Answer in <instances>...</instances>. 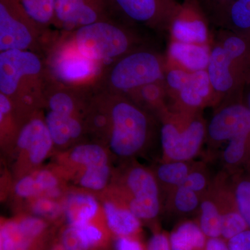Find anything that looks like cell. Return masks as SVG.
Segmentation results:
<instances>
[{
	"label": "cell",
	"instance_id": "obj_1",
	"mask_svg": "<svg viewBox=\"0 0 250 250\" xmlns=\"http://www.w3.org/2000/svg\"><path fill=\"white\" fill-rule=\"evenodd\" d=\"M40 57L30 50L0 53V93L9 98L22 124L45 105L47 77Z\"/></svg>",
	"mask_w": 250,
	"mask_h": 250
},
{
	"label": "cell",
	"instance_id": "obj_2",
	"mask_svg": "<svg viewBox=\"0 0 250 250\" xmlns=\"http://www.w3.org/2000/svg\"><path fill=\"white\" fill-rule=\"evenodd\" d=\"M109 94L111 127L107 147L111 155L132 160L147 150L155 134L154 118L123 94Z\"/></svg>",
	"mask_w": 250,
	"mask_h": 250
},
{
	"label": "cell",
	"instance_id": "obj_3",
	"mask_svg": "<svg viewBox=\"0 0 250 250\" xmlns=\"http://www.w3.org/2000/svg\"><path fill=\"white\" fill-rule=\"evenodd\" d=\"M52 156L51 165L72 187L98 193L111 182L112 155L103 145L83 141Z\"/></svg>",
	"mask_w": 250,
	"mask_h": 250
},
{
	"label": "cell",
	"instance_id": "obj_4",
	"mask_svg": "<svg viewBox=\"0 0 250 250\" xmlns=\"http://www.w3.org/2000/svg\"><path fill=\"white\" fill-rule=\"evenodd\" d=\"M67 33L81 53L103 65L141 47V39L131 27L112 18Z\"/></svg>",
	"mask_w": 250,
	"mask_h": 250
},
{
	"label": "cell",
	"instance_id": "obj_5",
	"mask_svg": "<svg viewBox=\"0 0 250 250\" xmlns=\"http://www.w3.org/2000/svg\"><path fill=\"white\" fill-rule=\"evenodd\" d=\"M113 169L109 188L141 220L157 218L162 207L161 190L154 172L134 159Z\"/></svg>",
	"mask_w": 250,
	"mask_h": 250
},
{
	"label": "cell",
	"instance_id": "obj_6",
	"mask_svg": "<svg viewBox=\"0 0 250 250\" xmlns=\"http://www.w3.org/2000/svg\"><path fill=\"white\" fill-rule=\"evenodd\" d=\"M163 161H192L207 139V125L195 111L173 113L166 108L159 113Z\"/></svg>",
	"mask_w": 250,
	"mask_h": 250
},
{
	"label": "cell",
	"instance_id": "obj_7",
	"mask_svg": "<svg viewBox=\"0 0 250 250\" xmlns=\"http://www.w3.org/2000/svg\"><path fill=\"white\" fill-rule=\"evenodd\" d=\"M165 61L139 47L113 62L105 75L110 93H131L144 85L165 80Z\"/></svg>",
	"mask_w": 250,
	"mask_h": 250
},
{
	"label": "cell",
	"instance_id": "obj_8",
	"mask_svg": "<svg viewBox=\"0 0 250 250\" xmlns=\"http://www.w3.org/2000/svg\"><path fill=\"white\" fill-rule=\"evenodd\" d=\"M67 34L69 38H62L51 49L47 60V75L54 83L88 88L103 76L104 65L81 53Z\"/></svg>",
	"mask_w": 250,
	"mask_h": 250
},
{
	"label": "cell",
	"instance_id": "obj_9",
	"mask_svg": "<svg viewBox=\"0 0 250 250\" xmlns=\"http://www.w3.org/2000/svg\"><path fill=\"white\" fill-rule=\"evenodd\" d=\"M55 152L53 141L42 110L36 111L20 130L14 149L9 158L14 180L42 166Z\"/></svg>",
	"mask_w": 250,
	"mask_h": 250
},
{
	"label": "cell",
	"instance_id": "obj_10",
	"mask_svg": "<svg viewBox=\"0 0 250 250\" xmlns=\"http://www.w3.org/2000/svg\"><path fill=\"white\" fill-rule=\"evenodd\" d=\"M43 30L18 0H0V51H33Z\"/></svg>",
	"mask_w": 250,
	"mask_h": 250
},
{
	"label": "cell",
	"instance_id": "obj_11",
	"mask_svg": "<svg viewBox=\"0 0 250 250\" xmlns=\"http://www.w3.org/2000/svg\"><path fill=\"white\" fill-rule=\"evenodd\" d=\"M125 24H139L157 31H169L181 3L177 0H110Z\"/></svg>",
	"mask_w": 250,
	"mask_h": 250
},
{
	"label": "cell",
	"instance_id": "obj_12",
	"mask_svg": "<svg viewBox=\"0 0 250 250\" xmlns=\"http://www.w3.org/2000/svg\"><path fill=\"white\" fill-rule=\"evenodd\" d=\"M110 0H56L54 27L72 32L99 21L111 19Z\"/></svg>",
	"mask_w": 250,
	"mask_h": 250
},
{
	"label": "cell",
	"instance_id": "obj_13",
	"mask_svg": "<svg viewBox=\"0 0 250 250\" xmlns=\"http://www.w3.org/2000/svg\"><path fill=\"white\" fill-rule=\"evenodd\" d=\"M243 136H250V111L240 101L220 108L207 125V139L214 147Z\"/></svg>",
	"mask_w": 250,
	"mask_h": 250
},
{
	"label": "cell",
	"instance_id": "obj_14",
	"mask_svg": "<svg viewBox=\"0 0 250 250\" xmlns=\"http://www.w3.org/2000/svg\"><path fill=\"white\" fill-rule=\"evenodd\" d=\"M209 24L195 0H184L171 24L172 40L208 45Z\"/></svg>",
	"mask_w": 250,
	"mask_h": 250
},
{
	"label": "cell",
	"instance_id": "obj_15",
	"mask_svg": "<svg viewBox=\"0 0 250 250\" xmlns=\"http://www.w3.org/2000/svg\"><path fill=\"white\" fill-rule=\"evenodd\" d=\"M207 71L213 91L219 95H236L239 98L248 85L246 81L237 71L231 59L218 42H215L210 47Z\"/></svg>",
	"mask_w": 250,
	"mask_h": 250
},
{
	"label": "cell",
	"instance_id": "obj_16",
	"mask_svg": "<svg viewBox=\"0 0 250 250\" xmlns=\"http://www.w3.org/2000/svg\"><path fill=\"white\" fill-rule=\"evenodd\" d=\"M63 206L64 221L72 227L82 226L104 213L98 193L72 186L64 197Z\"/></svg>",
	"mask_w": 250,
	"mask_h": 250
},
{
	"label": "cell",
	"instance_id": "obj_17",
	"mask_svg": "<svg viewBox=\"0 0 250 250\" xmlns=\"http://www.w3.org/2000/svg\"><path fill=\"white\" fill-rule=\"evenodd\" d=\"M98 195L112 234L116 237L136 236L141 231V220L108 187Z\"/></svg>",
	"mask_w": 250,
	"mask_h": 250
},
{
	"label": "cell",
	"instance_id": "obj_18",
	"mask_svg": "<svg viewBox=\"0 0 250 250\" xmlns=\"http://www.w3.org/2000/svg\"><path fill=\"white\" fill-rule=\"evenodd\" d=\"M59 187V179L49 167H42L16 179L11 196L13 206L38 197H51Z\"/></svg>",
	"mask_w": 250,
	"mask_h": 250
},
{
	"label": "cell",
	"instance_id": "obj_19",
	"mask_svg": "<svg viewBox=\"0 0 250 250\" xmlns=\"http://www.w3.org/2000/svg\"><path fill=\"white\" fill-rule=\"evenodd\" d=\"M45 118L55 152L66 150L83 142L82 139L85 134L84 120L52 111H47Z\"/></svg>",
	"mask_w": 250,
	"mask_h": 250
},
{
	"label": "cell",
	"instance_id": "obj_20",
	"mask_svg": "<svg viewBox=\"0 0 250 250\" xmlns=\"http://www.w3.org/2000/svg\"><path fill=\"white\" fill-rule=\"evenodd\" d=\"M85 134H89L92 142L107 147L111 127L109 94L92 99L84 120Z\"/></svg>",
	"mask_w": 250,
	"mask_h": 250
},
{
	"label": "cell",
	"instance_id": "obj_21",
	"mask_svg": "<svg viewBox=\"0 0 250 250\" xmlns=\"http://www.w3.org/2000/svg\"><path fill=\"white\" fill-rule=\"evenodd\" d=\"M213 91L207 70L190 72L182 88L179 99L184 106V111H196L205 106Z\"/></svg>",
	"mask_w": 250,
	"mask_h": 250
},
{
	"label": "cell",
	"instance_id": "obj_22",
	"mask_svg": "<svg viewBox=\"0 0 250 250\" xmlns=\"http://www.w3.org/2000/svg\"><path fill=\"white\" fill-rule=\"evenodd\" d=\"M210 47L207 45L185 43L172 40L169 56L181 68L189 72L207 70L209 62Z\"/></svg>",
	"mask_w": 250,
	"mask_h": 250
},
{
	"label": "cell",
	"instance_id": "obj_23",
	"mask_svg": "<svg viewBox=\"0 0 250 250\" xmlns=\"http://www.w3.org/2000/svg\"><path fill=\"white\" fill-rule=\"evenodd\" d=\"M22 124L9 98L0 93V146L9 159Z\"/></svg>",
	"mask_w": 250,
	"mask_h": 250
},
{
	"label": "cell",
	"instance_id": "obj_24",
	"mask_svg": "<svg viewBox=\"0 0 250 250\" xmlns=\"http://www.w3.org/2000/svg\"><path fill=\"white\" fill-rule=\"evenodd\" d=\"M16 213H24L59 225L64 222L63 199L38 197L15 205Z\"/></svg>",
	"mask_w": 250,
	"mask_h": 250
},
{
	"label": "cell",
	"instance_id": "obj_25",
	"mask_svg": "<svg viewBox=\"0 0 250 250\" xmlns=\"http://www.w3.org/2000/svg\"><path fill=\"white\" fill-rule=\"evenodd\" d=\"M195 166L192 161H163L153 170L161 191L168 195L182 186Z\"/></svg>",
	"mask_w": 250,
	"mask_h": 250
},
{
	"label": "cell",
	"instance_id": "obj_26",
	"mask_svg": "<svg viewBox=\"0 0 250 250\" xmlns=\"http://www.w3.org/2000/svg\"><path fill=\"white\" fill-rule=\"evenodd\" d=\"M44 248L25 234L12 218H1L0 250H42Z\"/></svg>",
	"mask_w": 250,
	"mask_h": 250
},
{
	"label": "cell",
	"instance_id": "obj_27",
	"mask_svg": "<svg viewBox=\"0 0 250 250\" xmlns=\"http://www.w3.org/2000/svg\"><path fill=\"white\" fill-rule=\"evenodd\" d=\"M199 212V226L205 236L209 238H219L221 236V213L218 200L211 187L209 190L202 197Z\"/></svg>",
	"mask_w": 250,
	"mask_h": 250
},
{
	"label": "cell",
	"instance_id": "obj_28",
	"mask_svg": "<svg viewBox=\"0 0 250 250\" xmlns=\"http://www.w3.org/2000/svg\"><path fill=\"white\" fill-rule=\"evenodd\" d=\"M169 240L171 250H200L207 243L206 236L200 226L190 221L181 224Z\"/></svg>",
	"mask_w": 250,
	"mask_h": 250
},
{
	"label": "cell",
	"instance_id": "obj_29",
	"mask_svg": "<svg viewBox=\"0 0 250 250\" xmlns=\"http://www.w3.org/2000/svg\"><path fill=\"white\" fill-rule=\"evenodd\" d=\"M220 29L250 39V0H236L229 10Z\"/></svg>",
	"mask_w": 250,
	"mask_h": 250
},
{
	"label": "cell",
	"instance_id": "obj_30",
	"mask_svg": "<svg viewBox=\"0 0 250 250\" xmlns=\"http://www.w3.org/2000/svg\"><path fill=\"white\" fill-rule=\"evenodd\" d=\"M90 250L105 248L111 234L106 224L105 215L80 227H75Z\"/></svg>",
	"mask_w": 250,
	"mask_h": 250
},
{
	"label": "cell",
	"instance_id": "obj_31",
	"mask_svg": "<svg viewBox=\"0 0 250 250\" xmlns=\"http://www.w3.org/2000/svg\"><path fill=\"white\" fill-rule=\"evenodd\" d=\"M202 198L191 189L180 186L167 195V207L180 214L195 213L200 210Z\"/></svg>",
	"mask_w": 250,
	"mask_h": 250
},
{
	"label": "cell",
	"instance_id": "obj_32",
	"mask_svg": "<svg viewBox=\"0 0 250 250\" xmlns=\"http://www.w3.org/2000/svg\"><path fill=\"white\" fill-rule=\"evenodd\" d=\"M26 14L42 30L53 24L56 0H18Z\"/></svg>",
	"mask_w": 250,
	"mask_h": 250
},
{
	"label": "cell",
	"instance_id": "obj_33",
	"mask_svg": "<svg viewBox=\"0 0 250 250\" xmlns=\"http://www.w3.org/2000/svg\"><path fill=\"white\" fill-rule=\"evenodd\" d=\"M236 0H195L208 22L221 27L231 5Z\"/></svg>",
	"mask_w": 250,
	"mask_h": 250
},
{
	"label": "cell",
	"instance_id": "obj_34",
	"mask_svg": "<svg viewBox=\"0 0 250 250\" xmlns=\"http://www.w3.org/2000/svg\"><path fill=\"white\" fill-rule=\"evenodd\" d=\"M161 82L150 83L141 87V88L131 93H137L134 95L138 100L135 102L138 104L140 103H144L149 108L156 110L158 113H160L165 109L163 100H164V88H162Z\"/></svg>",
	"mask_w": 250,
	"mask_h": 250
},
{
	"label": "cell",
	"instance_id": "obj_35",
	"mask_svg": "<svg viewBox=\"0 0 250 250\" xmlns=\"http://www.w3.org/2000/svg\"><path fill=\"white\" fill-rule=\"evenodd\" d=\"M232 190L238 211L250 229V177L237 179Z\"/></svg>",
	"mask_w": 250,
	"mask_h": 250
},
{
	"label": "cell",
	"instance_id": "obj_36",
	"mask_svg": "<svg viewBox=\"0 0 250 250\" xmlns=\"http://www.w3.org/2000/svg\"><path fill=\"white\" fill-rule=\"evenodd\" d=\"M212 184L210 183L208 172L200 164H195V167L188 175L182 186L191 189L201 197L209 190Z\"/></svg>",
	"mask_w": 250,
	"mask_h": 250
},
{
	"label": "cell",
	"instance_id": "obj_37",
	"mask_svg": "<svg viewBox=\"0 0 250 250\" xmlns=\"http://www.w3.org/2000/svg\"><path fill=\"white\" fill-rule=\"evenodd\" d=\"M60 243L65 250H90L75 227L66 225L62 231Z\"/></svg>",
	"mask_w": 250,
	"mask_h": 250
},
{
	"label": "cell",
	"instance_id": "obj_38",
	"mask_svg": "<svg viewBox=\"0 0 250 250\" xmlns=\"http://www.w3.org/2000/svg\"><path fill=\"white\" fill-rule=\"evenodd\" d=\"M116 250H145L144 246L136 236L116 237Z\"/></svg>",
	"mask_w": 250,
	"mask_h": 250
},
{
	"label": "cell",
	"instance_id": "obj_39",
	"mask_svg": "<svg viewBox=\"0 0 250 250\" xmlns=\"http://www.w3.org/2000/svg\"><path fill=\"white\" fill-rule=\"evenodd\" d=\"M230 250H250V229L229 240Z\"/></svg>",
	"mask_w": 250,
	"mask_h": 250
},
{
	"label": "cell",
	"instance_id": "obj_40",
	"mask_svg": "<svg viewBox=\"0 0 250 250\" xmlns=\"http://www.w3.org/2000/svg\"><path fill=\"white\" fill-rule=\"evenodd\" d=\"M147 250H171L170 240L163 233H156L148 243Z\"/></svg>",
	"mask_w": 250,
	"mask_h": 250
},
{
	"label": "cell",
	"instance_id": "obj_41",
	"mask_svg": "<svg viewBox=\"0 0 250 250\" xmlns=\"http://www.w3.org/2000/svg\"><path fill=\"white\" fill-rule=\"evenodd\" d=\"M206 250H230L228 245L219 238H209L205 246Z\"/></svg>",
	"mask_w": 250,
	"mask_h": 250
},
{
	"label": "cell",
	"instance_id": "obj_42",
	"mask_svg": "<svg viewBox=\"0 0 250 250\" xmlns=\"http://www.w3.org/2000/svg\"><path fill=\"white\" fill-rule=\"evenodd\" d=\"M246 98L247 104L246 105L248 106V108H249L250 111V90L248 92V93H247Z\"/></svg>",
	"mask_w": 250,
	"mask_h": 250
},
{
	"label": "cell",
	"instance_id": "obj_43",
	"mask_svg": "<svg viewBox=\"0 0 250 250\" xmlns=\"http://www.w3.org/2000/svg\"></svg>",
	"mask_w": 250,
	"mask_h": 250
}]
</instances>
